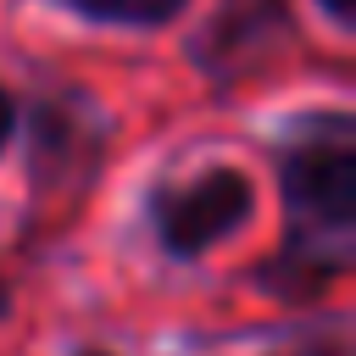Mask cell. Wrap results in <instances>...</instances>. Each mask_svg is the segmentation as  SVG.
<instances>
[{"instance_id":"obj_1","label":"cell","mask_w":356,"mask_h":356,"mask_svg":"<svg viewBox=\"0 0 356 356\" xmlns=\"http://www.w3.org/2000/svg\"><path fill=\"white\" fill-rule=\"evenodd\" d=\"M284 200L295 211V234L339 245L356 228V139L345 111L312 117L284 150Z\"/></svg>"},{"instance_id":"obj_2","label":"cell","mask_w":356,"mask_h":356,"mask_svg":"<svg viewBox=\"0 0 356 356\" xmlns=\"http://www.w3.org/2000/svg\"><path fill=\"white\" fill-rule=\"evenodd\" d=\"M256 211V184L239 167H206L189 184H161L150 195V228L156 245L178 261L206 256L211 245L234 239Z\"/></svg>"},{"instance_id":"obj_3","label":"cell","mask_w":356,"mask_h":356,"mask_svg":"<svg viewBox=\"0 0 356 356\" xmlns=\"http://www.w3.org/2000/svg\"><path fill=\"white\" fill-rule=\"evenodd\" d=\"M284 28H289L284 0H228V6H217V17L206 28V39L195 44V56L206 61V72L222 78V72L250 67L261 50H273V39H284Z\"/></svg>"},{"instance_id":"obj_4","label":"cell","mask_w":356,"mask_h":356,"mask_svg":"<svg viewBox=\"0 0 356 356\" xmlns=\"http://www.w3.org/2000/svg\"><path fill=\"white\" fill-rule=\"evenodd\" d=\"M61 6L106 28H167L189 0H61Z\"/></svg>"},{"instance_id":"obj_5","label":"cell","mask_w":356,"mask_h":356,"mask_svg":"<svg viewBox=\"0 0 356 356\" xmlns=\"http://www.w3.org/2000/svg\"><path fill=\"white\" fill-rule=\"evenodd\" d=\"M317 6H323L334 22H356V0H317Z\"/></svg>"},{"instance_id":"obj_6","label":"cell","mask_w":356,"mask_h":356,"mask_svg":"<svg viewBox=\"0 0 356 356\" xmlns=\"http://www.w3.org/2000/svg\"><path fill=\"white\" fill-rule=\"evenodd\" d=\"M11 122H17V106H11V95L0 89V150H6V139H11Z\"/></svg>"},{"instance_id":"obj_7","label":"cell","mask_w":356,"mask_h":356,"mask_svg":"<svg viewBox=\"0 0 356 356\" xmlns=\"http://www.w3.org/2000/svg\"><path fill=\"white\" fill-rule=\"evenodd\" d=\"M6 306H11V295H6V278H0V317H6Z\"/></svg>"},{"instance_id":"obj_8","label":"cell","mask_w":356,"mask_h":356,"mask_svg":"<svg viewBox=\"0 0 356 356\" xmlns=\"http://www.w3.org/2000/svg\"><path fill=\"white\" fill-rule=\"evenodd\" d=\"M83 356H106V350H83Z\"/></svg>"}]
</instances>
